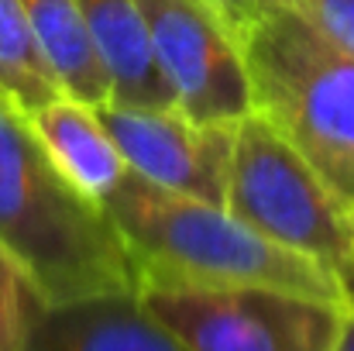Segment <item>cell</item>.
I'll use <instances>...</instances> for the list:
<instances>
[{"mask_svg": "<svg viewBox=\"0 0 354 351\" xmlns=\"http://www.w3.org/2000/svg\"><path fill=\"white\" fill-rule=\"evenodd\" d=\"M0 248L45 307L134 293V265L107 210L80 193L0 93Z\"/></svg>", "mask_w": 354, "mask_h": 351, "instance_id": "obj_1", "label": "cell"}, {"mask_svg": "<svg viewBox=\"0 0 354 351\" xmlns=\"http://www.w3.org/2000/svg\"><path fill=\"white\" fill-rule=\"evenodd\" d=\"M104 210L124 237L138 286H261L348 303L334 272L248 228L224 204L169 193L127 169Z\"/></svg>", "mask_w": 354, "mask_h": 351, "instance_id": "obj_2", "label": "cell"}, {"mask_svg": "<svg viewBox=\"0 0 354 351\" xmlns=\"http://www.w3.org/2000/svg\"><path fill=\"white\" fill-rule=\"evenodd\" d=\"M251 111L261 114L354 207V55L289 0L241 38Z\"/></svg>", "mask_w": 354, "mask_h": 351, "instance_id": "obj_3", "label": "cell"}, {"mask_svg": "<svg viewBox=\"0 0 354 351\" xmlns=\"http://www.w3.org/2000/svg\"><path fill=\"white\" fill-rule=\"evenodd\" d=\"M224 207L275 244L334 272L351 293L354 207L254 111L237 120Z\"/></svg>", "mask_w": 354, "mask_h": 351, "instance_id": "obj_4", "label": "cell"}, {"mask_svg": "<svg viewBox=\"0 0 354 351\" xmlns=\"http://www.w3.org/2000/svg\"><path fill=\"white\" fill-rule=\"evenodd\" d=\"M134 293L186 351H330L344 310L261 286H138Z\"/></svg>", "mask_w": 354, "mask_h": 351, "instance_id": "obj_5", "label": "cell"}, {"mask_svg": "<svg viewBox=\"0 0 354 351\" xmlns=\"http://www.w3.org/2000/svg\"><path fill=\"white\" fill-rule=\"evenodd\" d=\"M151 59L176 107L203 124H237L251 114L241 38L207 0H134Z\"/></svg>", "mask_w": 354, "mask_h": 351, "instance_id": "obj_6", "label": "cell"}, {"mask_svg": "<svg viewBox=\"0 0 354 351\" xmlns=\"http://www.w3.org/2000/svg\"><path fill=\"white\" fill-rule=\"evenodd\" d=\"M93 111L131 172L169 193L224 204L237 124H203L179 107L151 104H100Z\"/></svg>", "mask_w": 354, "mask_h": 351, "instance_id": "obj_7", "label": "cell"}, {"mask_svg": "<svg viewBox=\"0 0 354 351\" xmlns=\"http://www.w3.org/2000/svg\"><path fill=\"white\" fill-rule=\"evenodd\" d=\"M24 351H186L158 321L148 317L138 293L97 296L69 307H48Z\"/></svg>", "mask_w": 354, "mask_h": 351, "instance_id": "obj_8", "label": "cell"}, {"mask_svg": "<svg viewBox=\"0 0 354 351\" xmlns=\"http://www.w3.org/2000/svg\"><path fill=\"white\" fill-rule=\"evenodd\" d=\"M28 120L52 162L62 169V176L104 207L107 193L124 179L127 162L120 159L118 145L111 141L97 111L62 93L52 104L31 111Z\"/></svg>", "mask_w": 354, "mask_h": 351, "instance_id": "obj_9", "label": "cell"}, {"mask_svg": "<svg viewBox=\"0 0 354 351\" xmlns=\"http://www.w3.org/2000/svg\"><path fill=\"white\" fill-rule=\"evenodd\" d=\"M90 42L107 69L111 100L107 104H151V107H176L172 90L165 87L148 35L134 0H76Z\"/></svg>", "mask_w": 354, "mask_h": 351, "instance_id": "obj_10", "label": "cell"}, {"mask_svg": "<svg viewBox=\"0 0 354 351\" xmlns=\"http://www.w3.org/2000/svg\"><path fill=\"white\" fill-rule=\"evenodd\" d=\"M21 7L59 90L86 107L107 104L111 80L76 0H21Z\"/></svg>", "mask_w": 354, "mask_h": 351, "instance_id": "obj_11", "label": "cell"}, {"mask_svg": "<svg viewBox=\"0 0 354 351\" xmlns=\"http://www.w3.org/2000/svg\"><path fill=\"white\" fill-rule=\"evenodd\" d=\"M0 93L10 97L24 114L62 97L21 0H0Z\"/></svg>", "mask_w": 354, "mask_h": 351, "instance_id": "obj_12", "label": "cell"}, {"mask_svg": "<svg viewBox=\"0 0 354 351\" xmlns=\"http://www.w3.org/2000/svg\"><path fill=\"white\" fill-rule=\"evenodd\" d=\"M48 307L28 282V276L14 265V258L0 248V351H24L41 314Z\"/></svg>", "mask_w": 354, "mask_h": 351, "instance_id": "obj_13", "label": "cell"}, {"mask_svg": "<svg viewBox=\"0 0 354 351\" xmlns=\"http://www.w3.org/2000/svg\"><path fill=\"white\" fill-rule=\"evenodd\" d=\"M310 24L354 55V0H289Z\"/></svg>", "mask_w": 354, "mask_h": 351, "instance_id": "obj_14", "label": "cell"}, {"mask_svg": "<svg viewBox=\"0 0 354 351\" xmlns=\"http://www.w3.org/2000/svg\"><path fill=\"white\" fill-rule=\"evenodd\" d=\"M207 3L227 21V28L234 31L237 38H244V31L268 10L272 0H207Z\"/></svg>", "mask_w": 354, "mask_h": 351, "instance_id": "obj_15", "label": "cell"}, {"mask_svg": "<svg viewBox=\"0 0 354 351\" xmlns=\"http://www.w3.org/2000/svg\"><path fill=\"white\" fill-rule=\"evenodd\" d=\"M330 351H354V300H348L341 310V327H337Z\"/></svg>", "mask_w": 354, "mask_h": 351, "instance_id": "obj_16", "label": "cell"}, {"mask_svg": "<svg viewBox=\"0 0 354 351\" xmlns=\"http://www.w3.org/2000/svg\"><path fill=\"white\" fill-rule=\"evenodd\" d=\"M348 296H351V300H354V286H351V293H348Z\"/></svg>", "mask_w": 354, "mask_h": 351, "instance_id": "obj_17", "label": "cell"}]
</instances>
